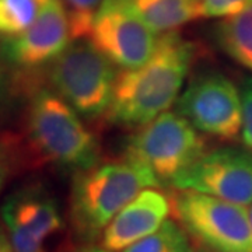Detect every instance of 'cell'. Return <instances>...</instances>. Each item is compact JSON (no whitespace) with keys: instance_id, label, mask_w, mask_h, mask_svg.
<instances>
[{"instance_id":"4fadbf2b","label":"cell","mask_w":252,"mask_h":252,"mask_svg":"<svg viewBox=\"0 0 252 252\" xmlns=\"http://www.w3.org/2000/svg\"><path fill=\"white\" fill-rule=\"evenodd\" d=\"M156 34L171 32L202 17L199 0H126Z\"/></svg>"},{"instance_id":"ac0fdd59","label":"cell","mask_w":252,"mask_h":252,"mask_svg":"<svg viewBox=\"0 0 252 252\" xmlns=\"http://www.w3.org/2000/svg\"><path fill=\"white\" fill-rule=\"evenodd\" d=\"M202 17L230 18L243 13L252 0H199Z\"/></svg>"},{"instance_id":"8992f818","label":"cell","mask_w":252,"mask_h":252,"mask_svg":"<svg viewBox=\"0 0 252 252\" xmlns=\"http://www.w3.org/2000/svg\"><path fill=\"white\" fill-rule=\"evenodd\" d=\"M51 89L86 119L105 117L109 108L117 66L89 41H73L48 72Z\"/></svg>"},{"instance_id":"9a60e30c","label":"cell","mask_w":252,"mask_h":252,"mask_svg":"<svg viewBox=\"0 0 252 252\" xmlns=\"http://www.w3.org/2000/svg\"><path fill=\"white\" fill-rule=\"evenodd\" d=\"M122 252H195V247L180 223L167 219L154 233Z\"/></svg>"},{"instance_id":"ba28073f","label":"cell","mask_w":252,"mask_h":252,"mask_svg":"<svg viewBox=\"0 0 252 252\" xmlns=\"http://www.w3.org/2000/svg\"><path fill=\"white\" fill-rule=\"evenodd\" d=\"M175 112L203 135L221 140H235L241 136V91L221 73L202 72L193 76L177 99Z\"/></svg>"},{"instance_id":"5b68a950","label":"cell","mask_w":252,"mask_h":252,"mask_svg":"<svg viewBox=\"0 0 252 252\" xmlns=\"http://www.w3.org/2000/svg\"><path fill=\"white\" fill-rule=\"evenodd\" d=\"M170 202L172 219L205 252H252L245 206L185 189H175Z\"/></svg>"},{"instance_id":"603a6c76","label":"cell","mask_w":252,"mask_h":252,"mask_svg":"<svg viewBox=\"0 0 252 252\" xmlns=\"http://www.w3.org/2000/svg\"><path fill=\"white\" fill-rule=\"evenodd\" d=\"M250 220H251V225H252V205H251V210H250Z\"/></svg>"},{"instance_id":"44dd1931","label":"cell","mask_w":252,"mask_h":252,"mask_svg":"<svg viewBox=\"0 0 252 252\" xmlns=\"http://www.w3.org/2000/svg\"><path fill=\"white\" fill-rule=\"evenodd\" d=\"M0 252H14L6 227L3 224H0Z\"/></svg>"},{"instance_id":"7c38bea8","label":"cell","mask_w":252,"mask_h":252,"mask_svg":"<svg viewBox=\"0 0 252 252\" xmlns=\"http://www.w3.org/2000/svg\"><path fill=\"white\" fill-rule=\"evenodd\" d=\"M171 215L170 198L157 189H143L111 220L101 234V247L108 251H125L154 233Z\"/></svg>"},{"instance_id":"3957f363","label":"cell","mask_w":252,"mask_h":252,"mask_svg":"<svg viewBox=\"0 0 252 252\" xmlns=\"http://www.w3.org/2000/svg\"><path fill=\"white\" fill-rule=\"evenodd\" d=\"M26 136L36 161L62 170L76 174L101 160L98 139L52 89H38L31 94Z\"/></svg>"},{"instance_id":"8fae6325","label":"cell","mask_w":252,"mask_h":252,"mask_svg":"<svg viewBox=\"0 0 252 252\" xmlns=\"http://www.w3.org/2000/svg\"><path fill=\"white\" fill-rule=\"evenodd\" d=\"M73 42L69 14L61 0H49L23 34L6 39L3 55L21 70L51 64Z\"/></svg>"},{"instance_id":"6da1fadb","label":"cell","mask_w":252,"mask_h":252,"mask_svg":"<svg viewBox=\"0 0 252 252\" xmlns=\"http://www.w3.org/2000/svg\"><path fill=\"white\" fill-rule=\"evenodd\" d=\"M198 46L175 31L160 34L153 55L142 66L118 73L105 119L139 127L168 111L181 95Z\"/></svg>"},{"instance_id":"30bf717a","label":"cell","mask_w":252,"mask_h":252,"mask_svg":"<svg viewBox=\"0 0 252 252\" xmlns=\"http://www.w3.org/2000/svg\"><path fill=\"white\" fill-rule=\"evenodd\" d=\"M171 187L251 206L252 152L237 147H220L206 152L178 175Z\"/></svg>"},{"instance_id":"277c9868","label":"cell","mask_w":252,"mask_h":252,"mask_svg":"<svg viewBox=\"0 0 252 252\" xmlns=\"http://www.w3.org/2000/svg\"><path fill=\"white\" fill-rule=\"evenodd\" d=\"M206 153V140L178 112L165 111L139 126L124 157L149 170L158 187L170 185Z\"/></svg>"},{"instance_id":"2e32d148","label":"cell","mask_w":252,"mask_h":252,"mask_svg":"<svg viewBox=\"0 0 252 252\" xmlns=\"http://www.w3.org/2000/svg\"><path fill=\"white\" fill-rule=\"evenodd\" d=\"M49 0H0V36L9 39L32 26Z\"/></svg>"},{"instance_id":"d6986e66","label":"cell","mask_w":252,"mask_h":252,"mask_svg":"<svg viewBox=\"0 0 252 252\" xmlns=\"http://www.w3.org/2000/svg\"><path fill=\"white\" fill-rule=\"evenodd\" d=\"M243 97V130L241 139L244 146L252 152V77L244 81L241 89Z\"/></svg>"},{"instance_id":"5bb4252c","label":"cell","mask_w":252,"mask_h":252,"mask_svg":"<svg viewBox=\"0 0 252 252\" xmlns=\"http://www.w3.org/2000/svg\"><path fill=\"white\" fill-rule=\"evenodd\" d=\"M216 39L231 59L252 70V4L234 17L220 21Z\"/></svg>"},{"instance_id":"9c48e42d","label":"cell","mask_w":252,"mask_h":252,"mask_svg":"<svg viewBox=\"0 0 252 252\" xmlns=\"http://www.w3.org/2000/svg\"><path fill=\"white\" fill-rule=\"evenodd\" d=\"M157 38L126 0H105L86 41L121 70H130L150 59Z\"/></svg>"},{"instance_id":"52a82bcc","label":"cell","mask_w":252,"mask_h":252,"mask_svg":"<svg viewBox=\"0 0 252 252\" xmlns=\"http://www.w3.org/2000/svg\"><path fill=\"white\" fill-rule=\"evenodd\" d=\"M0 213L14 252L72 251L59 207L45 190H17L4 200Z\"/></svg>"},{"instance_id":"7a4b0ae2","label":"cell","mask_w":252,"mask_h":252,"mask_svg":"<svg viewBox=\"0 0 252 252\" xmlns=\"http://www.w3.org/2000/svg\"><path fill=\"white\" fill-rule=\"evenodd\" d=\"M158 187L149 170L126 157L74 174L69 217L79 238L93 241L143 189Z\"/></svg>"},{"instance_id":"ffe728a7","label":"cell","mask_w":252,"mask_h":252,"mask_svg":"<svg viewBox=\"0 0 252 252\" xmlns=\"http://www.w3.org/2000/svg\"><path fill=\"white\" fill-rule=\"evenodd\" d=\"M13 149L7 140H0V190L4 187L13 168Z\"/></svg>"},{"instance_id":"e0dca14e","label":"cell","mask_w":252,"mask_h":252,"mask_svg":"<svg viewBox=\"0 0 252 252\" xmlns=\"http://www.w3.org/2000/svg\"><path fill=\"white\" fill-rule=\"evenodd\" d=\"M69 14L73 41H86L99 7L105 0H61Z\"/></svg>"},{"instance_id":"7402d4cb","label":"cell","mask_w":252,"mask_h":252,"mask_svg":"<svg viewBox=\"0 0 252 252\" xmlns=\"http://www.w3.org/2000/svg\"><path fill=\"white\" fill-rule=\"evenodd\" d=\"M79 252H112L108 251V250H105V248H102V247H87V248H84V250H81Z\"/></svg>"},{"instance_id":"cb8c5ba5","label":"cell","mask_w":252,"mask_h":252,"mask_svg":"<svg viewBox=\"0 0 252 252\" xmlns=\"http://www.w3.org/2000/svg\"><path fill=\"white\" fill-rule=\"evenodd\" d=\"M1 83L3 81H1V70H0V91H1Z\"/></svg>"}]
</instances>
